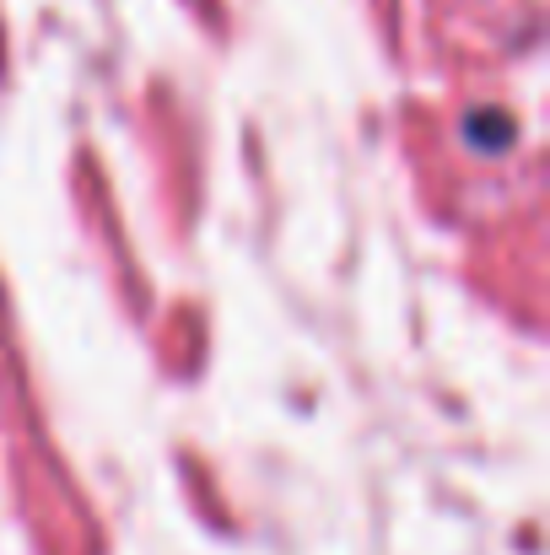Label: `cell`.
Returning a JSON list of instances; mask_svg holds the SVG:
<instances>
[{
	"mask_svg": "<svg viewBox=\"0 0 550 555\" xmlns=\"http://www.w3.org/2000/svg\"><path fill=\"white\" fill-rule=\"evenodd\" d=\"M464 135L481 152H508L513 146V119H502V114H470L464 119Z\"/></svg>",
	"mask_w": 550,
	"mask_h": 555,
	"instance_id": "6da1fadb",
	"label": "cell"
}]
</instances>
